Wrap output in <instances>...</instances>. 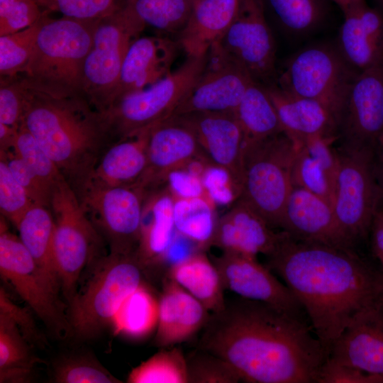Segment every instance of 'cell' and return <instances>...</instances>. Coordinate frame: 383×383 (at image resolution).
<instances>
[{"instance_id":"obj_20","label":"cell","mask_w":383,"mask_h":383,"mask_svg":"<svg viewBox=\"0 0 383 383\" xmlns=\"http://www.w3.org/2000/svg\"><path fill=\"white\" fill-rule=\"evenodd\" d=\"M177 116L194 132L211 164L228 172L241 191L244 135L233 112H196Z\"/></svg>"},{"instance_id":"obj_40","label":"cell","mask_w":383,"mask_h":383,"mask_svg":"<svg viewBox=\"0 0 383 383\" xmlns=\"http://www.w3.org/2000/svg\"><path fill=\"white\" fill-rule=\"evenodd\" d=\"M13 151L50 189L65 178L53 160L23 126L18 129Z\"/></svg>"},{"instance_id":"obj_18","label":"cell","mask_w":383,"mask_h":383,"mask_svg":"<svg viewBox=\"0 0 383 383\" xmlns=\"http://www.w3.org/2000/svg\"><path fill=\"white\" fill-rule=\"evenodd\" d=\"M147 155L146 170L137 184L146 192L163 186L169 173L186 167L194 160L209 162L194 132L177 116L152 126Z\"/></svg>"},{"instance_id":"obj_61","label":"cell","mask_w":383,"mask_h":383,"mask_svg":"<svg viewBox=\"0 0 383 383\" xmlns=\"http://www.w3.org/2000/svg\"><path fill=\"white\" fill-rule=\"evenodd\" d=\"M193 1H194V0H193Z\"/></svg>"},{"instance_id":"obj_46","label":"cell","mask_w":383,"mask_h":383,"mask_svg":"<svg viewBox=\"0 0 383 383\" xmlns=\"http://www.w3.org/2000/svg\"><path fill=\"white\" fill-rule=\"evenodd\" d=\"M30 90L21 77H2L0 86V123L19 129Z\"/></svg>"},{"instance_id":"obj_4","label":"cell","mask_w":383,"mask_h":383,"mask_svg":"<svg viewBox=\"0 0 383 383\" xmlns=\"http://www.w3.org/2000/svg\"><path fill=\"white\" fill-rule=\"evenodd\" d=\"M48 14L19 76L29 89L52 97L84 96L83 67L99 19H52Z\"/></svg>"},{"instance_id":"obj_2","label":"cell","mask_w":383,"mask_h":383,"mask_svg":"<svg viewBox=\"0 0 383 383\" xmlns=\"http://www.w3.org/2000/svg\"><path fill=\"white\" fill-rule=\"evenodd\" d=\"M266 266L302 306L328 355L353 318L383 301V273L355 249L296 240L286 232Z\"/></svg>"},{"instance_id":"obj_42","label":"cell","mask_w":383,"mask_h":383,"mask_svg":"<svg viewBox=\"0 0 383 383\" xmlns=\"http://www.w3.org/2000/svg\"><path fill=\"white\" fill-rule=\"evenodd\" d=\"M38 361L16 323L0 313V370L13 367L33 370Z\"/></svg>"},{"instance_id":"obj_22","label":"cell","mask_w":383,"mask_h":383,"mask_svg":"<svg viewBox=\"0 0 383 383\" xmlns=\"http://www.w3.org/2000/svg\"><path fill=\"white\" fill-rule=\"evenodd\" d=\"M265 218L247 201L238 198L217 221L211 246L222 252L257 256L272 255L285 232H274Z\"/></svg>"},{"instance_id":"obj_16","label":"cell","mask_w":383,"mask_h":383,"mask_svg":"<svg viewBox=\"0 0 383 383\" xmlns=\"http://www.w3.org/2000/svg\"><path fill=\"white\" fill-rule=\"evenodd\" d=\"M341 146L378 150L383 136V65L357 72L338 121Z\"/></svg>"},{"instance_id":"obj_52","label":"cell","mask_w":383,"mask_h":383,"mask_svg":"<svg viewBox=\"0 0 383 383\" xmlns=\"http://www.w3.org/2000/svg\"><path fill=\"white\" fill-rule=\"evenodd\" d=\"M316 383H383V377L366 373L328 357L320 369Z\"/></svg>"},{"instance_id":"obj_37","label":"cell","mask_w":383,"mask_h":383,"mask_svg":"<svg viewBox=\"0 0 383 383\" xmlns=\"http://www.w3.org/2000/svg\"><path fill=\"white\" fill-rule=\"evenodd\" d=\"M43 16L33 25L22 30L0 36V74L2 77H14L23 73L33 54Z\"/></svg>"},{"instance_id":"obj_54","label":"cell","mask_w":383,"mask_h":383,"mask_svg":"<svg viewBox=\"0 0 383 383\" xmlns=\"http://www.w3.org/2000/svg\"><path fill=\"white\" fill-rule=\"evenodd\" d=\"M372 256L383 273V209H379L371 223L369 237Z\"/></svg>"},{"instance_id":"obj_55","label":"cell","mask_w":383,"mask_h":383,"mask_svg":"<svg viewBox=\"0 0 383 383\" xmlns=\"http://www.w3.org/2000/svg\"><path fill=\"white\" fill-rule=\"evenodd\" d=\"M32 369L13 367L0 370V382H25L30 379Z\"/></svg>"},{"instance_id":"obj_5","label":"cell","mask_w":383,"mask_h":383,"mask_svg":"<svg viewBox=\"0 0 383 383\" xmlns=\"http://www.w3.org/2000/svg\"><path fill=\"white\" fill-rule=\"evenodd\" d=\"M135 252L101 257L87 282L68 303L71 334L87 340L112 323L126 299L143 284V272Z\"/></svg>"},{"instance_id":"obj_32","label":"cell","mask_w":383,"mask_h":383,"mask_svg":"<svg viewBox=\"0 0 383 383\" xmlns=\"http://www.w3.org/2000/svg\"><path fill=\"white\" fill-rule=\"evenodd\" d=\"M244 135V143L283 133L275 108L264 84L254 82L233 111Z\"/></svg>"},{"instance_id":"obj_49","label":"cell","mask_w":383,"mask_h":383,"mask_svg":"<svg viewBox=\"0 0 383 383\" xmlns=\"http://www.w3.org/2000/svg\"><path fill=\"white\" fill-rule=\"evenodd\" d=\"M35 0H18L0 15V36L30 27L44 14Z\"/></svg>"},{"instance_id":"obj_43","label":"cell","mask_w":383,"mask_h":383,"mask_svg":"<svg viewBox=\"0 0 383 383\" xmlns=\"http://www.w3.org/2000/svg\"><path fill=\"white\" fill-rule=\"evenodd\" d=\"M54 382L58 383H121L101 364L86 356L63 358L53 370Z\"/></svg>"},{"instance_id":"obj_3","label":"cell","mask_w":383,"mask_h":383,"mask_svg":"<svg viewBox=\"0 0 383 383\" xmlns=\"http://www.w3.org/2000/svg\"><path fill=\"white\" fill-rule=\"evenodd\" d=\"M21 126L74 189L87 180L113 143L102 113L82 96L55 98L30 90Z\"/></svg>"},{"instance_id":"obj_38","label":"cell","mask_w":383,"mask_h":383,"mask_svg":"<svg viewBox=\"0 0 383 383\" xmlns=\"http://www.w3.org/2000/svg\"><path fill=\"white\" fill-rule=\"evenodd\" d=\"M279 26L292 35L306 34L320 23L323 7L321 0H267Z\"/></svg>"},{"instance_id":"obj_41","label":"cell","mask_w":383,"mask_h":383,"mask_svg":"<svg viewBox=\"0 0 383 383\" xmlns=\"http://www.w3.org/2000/svg\"><path fill=\"white\" fill-rule=\"evenodd\" d=\"M188 383H236L237 371L223 358L196 349L186 357Z\"/></svg>"},{"instance_id":"obj_36","label":"cell","mask_w":383,"mask_h":383,"mask_svg":"<svg viewBox=\"0 0 383 383\" xmlns=\"http://www.w3.org/2000/svg\"><path fill=\"white\" fill-rule=\"evenodd\" d=\"M129 383H188L186 357L179 348L162 349L134 367Z\"/></svg>"},{"instance_id":"obj_44","label":"cell","mask_w":383,"mask_h":383,"mask_svg":"<svg viewBox=\"0 0 383 383\" xmlns=\"http://www.w3.org/2000/svg\"><path fill=\"white\" fill-rule=\"evenodd\" d=\"M35 204L10 171L6 160L0 157L1 216L16 227L25 213Z\"/></svg>"},{"instance_id":"obj_11","label":"cell","mask_w":383,"mask_h":383,"mask_svg":"<svg viewBox=\"0 0 383 383\" xmlns=\"http://www.w3.org/2000/svg\"><path fill=\"white\" fill-rule=\"evenodd\" d=\"M74 190L88 218L107 243L110 253H135L146 191L137 185L106 187L90 182Z\"/></svg>"},{"instance_id":"obj_15","label":"cell","mask_w":383,"mask_h":383,"mask_svg":"<svg viewBox=\"0 0 383 383\" xmlns=\"http://www.w3.org/2000/svg\"><path fill=\"white\" fill-rule=\"evenodd\" d=\"M218 43L255 82L270 84L276 72V47L262 0H241L233 21Z\"/></svg>"},{"instance_id":"obj_6","label":"cell","mask_w":383,"mask_h":383,"mask_svg":"<svg viewBox=\"0 0 383 383\" xmlns=\"http://www.w3.org/2000/svg\"><path fill=\"white\" fill-rule=\"evenodd\" d=\"M299 142L285 133L247 142L243 149L242 198L272 228H279L293 189L292 170Z\"/></svg>"},{"instance_id":"obj_13","label":"cell","mask_w":383,"mask_h":383,"mask_svg":"<svg viewBox=\"0 0 383 383\" xmlns=\"http://www.w3.org/2000/svg\"><path fill=\"white\" fill-rule=\"evenodd\" d=\"M0 274L54 335L62 338L71 334L58 293L38 267L20 238L9 231L1 216Z\"/></svg>"},{"instance_id":"obj_56","label":"cell","mask_w":383,"mask_h":383,"mask_svg":"<svg viewBox=\"0 0 383 383\" xmlns=\"http://www.w3.org/2000/svg\"><path fill=\"white\" fill-rule=\"evenodd\" d=\"M18 129L0 123V154L13 150Z\"/></svg>"},{"instance_id":"obj_48","label":"cell","mask_w":383,"mask_h":383,"mask_svg":"<svg viewBox=\"0 0 383 383\" xmlns=\"http://www.w3.org/2000/svg\"><path fill=\"white\" fill-rule=\"evenodd\" d=\"M201 179L206 194L214 204L226 205L240 196L241 191L231 174L220 167L208 165Z\"/></svg>"},{"instance_id":"obj_58","label":"cell","mask_w":383,"mask_h":383,"mask_svg":"<svg viewBox=\"0 0 383 383\" xmlns=\"http://www.w3.org/2000/svg\"><path fill=\"white\" fill-rule=\"evenodd\" d=\"M18 0H0V15L4 13Z\"/></svg>"},{"instance_id":"obj_60","label":"cell","mask_w":383,"mask_h":383,"mask_svg":"<svg viewBox=\"0 0 383 383\" xmlns=\"http://www.w3.org/2000/svg\"><path fill=\"white\" fill-rule=\"evenodd\" d=\"M378 150L383 151V136H382V138L381 139V141H380V143H379V147Z\"/></svg>"},{"instance_id":"obj_25","label":"cell","mask_w":383,"mask_h":383,"mask_svg":"<svg viewBox=\"0 0 383 383\" xmlns=\"http://www.w3.org/2000/svg\"><path fill=\"white\" fill-rule=\"evenodd\" d=\"M211 313L198 299L167 277L159 299L155 345L167 348L190 340L204 328Z\"/></svg>"},{"instance_id":"obj_23","label":"cell","mask_w":383,"mask_h":383,"mask_svg":"<svg viewBox=\"0 0 383 383\" xmlns=\"http://www.w3.org/2000/svg\"><path fill=\"white\" fill-rule=\"evenodd\" d=\"M328 357L383 377V301L353 318L333 343Z\"/></svg>"},{"instance_id":"obj_26","label":"cell","mask_w":383,"mask_h":383,"mask_svg":"<svg viewBox=\"0 0 383 383\" xmlns=\"http://www.w3.org/2000/svg\"><path fill=\"white\" fill-rule=\"evenodd\" d=\"M174 199L167 187L147 192L143 205L140 238L135 255L144 270L165 266L177 231Z\"/></svg>"},{"instance_id":"obj_30","label":"cell","mask_w":383,"mask_h":383,"mask_svg":"<svg viewBox=\"0 0 383 383\" xmlns=\"http://www.w3.org/2000/svg\"><path fill=\"white\" fill-rule=\"evenodd\" d=\"M19 238L54 290L60 285L54 250L55 222L49 208L33 204L16 227Z\"/></svg>"},{"instance_id":"obj_12","label":"cell","mask_w":383,"mask_h":383,"mask_svg":"<svg viewBox=\"0 0 383 383\" xmlns=\"http://www.w3.org/2000/svg\"><path fill=\"white\" fill-rule=\"evenodd\" d=\"M357 73L340 52L327 46H312L289 59L278 78L277 86L292 94L320 102L332 113L338 126Z\"/></svg>"},{"instance_id":"obj_14","label":"cell","mask_w":383,"mask_h":383,"mask_svg":"<svg viewBox=\"0 0 383 383\" xmlns=\"http://www.w3.org/2000/svg\"><path fill=\"white\" fill-rule=\"evenodd\" d=\"M254 82L247 69L216 43L207 52L201 75L172 116L233 112Z\"/></svg>"},{"instance_id":"obj_31","label":"cell","mask_w":383,"mask_h":383,"mask_svg":"<svg viewBox=\"0 0 383 383\" xmlns=\"http://www.w3.org/2000/svg\"><path fill=\"white\" fill-rule=\"evenodd\" d=\"M167 277L198 299L211 313L222 311L226 301L221 276L204 251L172 266Z\"/></svg>"},{"instance_id":"obj_7","label":"cell","mask_w":383,"mask_h":383,"mask_svg":"<svg viewBox=\"0 0 383 383\" xmlns=\"http://www.w3.org/2000/svg\"><path fill=\"white\" fill-rule=\"evenodd\" d=\"M206 55L187 57L160 81L118 99L101 111L113 143L172 116L201 75Z\"/></svg>"},{"instance_id":"obj_17","label":"cell","mask_w":383,"mask_h":383,"mask_svg":"<svg viewBox=\"0 0 383 383\" xmlns=\"http://www.w3.org/2000/svg\"><path fill=\"white\" fill-rule=\"evenodd\" d=\"M211 260L225 289L240 297L262 301L308 319L292 291L279 281L267 266L260 264L255 256L223 252L220 256H211Z\"/></svg>"},{"instance_id":"obj_8","label":"cell","mask_w":383,"mask_h":383,"mask_svg":"<svg viewBox=\"0 0 383 383\" xmlns=\"http://www.w3.org/2000/svg\"><path fill=\"white\" fill-rule=\"evenodd\" d=\"M145 24L125 4L99 19L82 72L84 96L100 112L109 105L131 44Z\"/></svg>"},{"instance_id":"obj_21","label":"cell","mask_w":383,"mask_h":383,"mask_svg":"<svg viewBox=\"0 0 383 383\" xmlns=\"http://www.w3.org/2000/svg\"><path fill=\"white\" fill-rule=\"evenodd\" d=\"M179 48L177 40L167 35L138 38L127 52L107 107L118 99L144 89L168 75Z\"/></svg>"},{"instance_id":"obj_45","label":"cell","mask_w":383,"mask_h":383,"mask_svg":"<svg viewBox=\"0 0 383 383\" xmlns=\"http://www.w3.org/2000/svg\"><path fill=\"white\" fill-rule=\"evenodd\" d=\"M40 7L48 13L59 12L63 16L82 19L97 20L106 17L122 5L120 0H35Z\"/></svg>"},{"instance_id":"obj_27","label":"cell","mask_w":383,"mask_h":383,"mask_svg":"<svg viewBox=\"0 0 383 383\" xmlns=\"http://www.w3.org/2000/svg\"><path fill=\"white\" fill-rule=\"evenodd\" d=\"M151 127L112 143L84 183L106 187L138 184L148 165L147 146Z\"/></svg>"},{"instance_id":"obj_57","label":"cell","mask_w":383,"mask_h":383,"mask_svg":"<svg viewBox=\"0 0 383 383\" xmlns=\"http://www.w3.org/2000/svg\"><path fill=\"white\" fill-rule=\"evenodd\" d=\"M375 177L378 188L379 209H383V151L378 150L374 163Z\"/></svg>"},{"instance_id":"obj_34","label":"cell","mask_w":383,"mask_h":383,"mask_svg":"<svg viewBox=\"0 0 383 383\" xmlns=\"http://www.w3.org/2000/svg\"><path fill=\"white\" fill-rule=\"evenodd\" d=\"M158 316L159 300L143 283L123 302L112 324L117 333L141 340L157 328Z\"/></svg>"},{"instance_id":"obj_53","label":"cell","mask_w":383,"mask_h":383,"mask_svg":"<svg viewBox=\"0 0 383 383\" xmlns=\"http://www.w3.org/2000/svg\"><path fill=\"white\" fill-rule=\"evenodd\" d=\"M165 184L174 198L187 199L208 196L201 177L186 167L169 173Z\"/></svg>"},{"instance_id":"obj_28","label":"cell","mask_w":383,"mask_h":383,"mask_svg":"<svg viewBox=\"0 0 383 383\" xmlns=\"http://www.w3.org/2000/svg\"><path fill=\"white\" fill-rule=\"evenodd\" d=\"M241 0H194L189 19L177 35L187 57L205 55L233 21Z\"/></svg>"},{"instance_id":"obj_9","label":"cell","mask_w":383,"mask_h":383,"mask_svg":"<svg viewBox=\"0 0 383 383\" xmlns=\"http://www.w3.org/2000/svg\"><path fill=\"white\" fill-rule=\"evenodd\" d=\"M49 209L55 222L54 250L60 290L69 303L101 236L65 178L53 187Z\"/></svg>"},{"instance_id":"obj_50","label":"cell","mask_w":383,"mask_h":383,"mask_svg":"<svg viewBox=\"0 0 383 383\" xmlns=\"http://www.w3.org/2000/svg\"><path fill=\"white\" fill-rule=\"evenodd\" d=\"M338 138V135H314L298 140L323 168L333 187L338 171V157L337 150L333 148V143Z\"/></svg>"},{"instance_id":"obj_51","label":"cell","mask_w":383,"mask_h":383,"mask_svg":"<svg viewBox=\"0 0 383 383\" xmlns=\"http://www.w3.org/2000/svg\"><path fill=\"white\" fill-rule=\"evenodd\" d=\"M0 313L7 316L16 323L29 344L41 348L46 345V340L37 328L30 313L15 304L2 287L0 289Z\"/></svg>"},{"instance_id":"obj_24","label":"cell","mask_w":383,"mask_h":383,"mask_svg":"<svg viewBox=\"0 0 383 383\" xmlns=\"http://www.w3.org/2000/svg\"><path fill=\"white\" fill-rule=\"evenodd\" d=\"M343 11L340 52L348 64L357 72L383 65V18L380 13L365 0L355 1Z\"/></svg>"},{"instance_id":"obj_59","label":"cell","mask_w":383,"mask_h":383,"mask_svg":"<svg viewBox=\"0 0 383 383\" xmlns=\"http://www.w3.org/2000/svg\"><path fill=\"white\" fill-rule=\"evenodd\" d=\"M334 1L341 9L344 11L353 2L356 0H332Z\"/></svg>"},{"instance_id":"obj_1","label":"cell","mask_w":383,"mask_h":383,"mask_svg":"<svg viewBox=\"0 0 383 383\" xmlns=\"http://www.w3.org/2000/svg\"><path fill=\"white\" fill-rule=\"evenodd\" d=\"M307 318L243 297L211 313L197 348L228 362L248 383H316L329 355Z\"/></svg>"},{"instance_id":"obj_39","label":"cell","mask_w":383,"mask_h":383,"mask_svg":"<svg viewBox=\"0 0 383 383\" xmlns=\"http://www.w3.org/2000/svg\"><path fill=\"white\" fill-rule=\"evenodd\" d=\"M292 180L294 187L320 196L333 207L334 187L323 168L300 142L293 162Z\"/></svg>"},{"instance_id":"obj_29","label":"cell","mask_w":383,"mask_h":383,"mask_svg":"<svg viewBox=\"0 0 383 383\" xmlns=\"http://www.w3.org/2000/svg\"><path fill=\"white\" fill-rule=\"evenodd\" d=\"M264 86L284 133L290 138L300 140L314 135H338L337 121L322 104L288 93L274 84Z\"/></svg>"},{"instance_id":"obj_33","label":"cell","mask_w":383,"mask_h":383,"mask_svg":"<svg viewBox=\"0 0 383 383\" xmlns=\"http://www.w3.org/2000/svg\"><path fill=\"white\" fill-rule=\"evenodd\" d=\"M174 222L177 233L190 240L199 251L211 246L218 220L214 203L208 196L174 198Z\"/></svg>"},{"instance_id":"obj_10","label":"cell","mask_w":383,"mask_h":383,"mask_svg":"<svg viewBox=\"0 0 383 383\" xmlns=\"http://www.w3.org/2000/svg\"><path fill=\"white\" fill-rule=\"evenodd\" d=\"M377 150L341 146L333 209L345 235L356 245L369 237L372 219L379 209L374 172Z\"/></svg>"},{"instance_id":"obj_47","label":"cell","mask_w":383,"mask_h":383,"mask_svg":"<svg viewBox=\"0 0 383 383\" xmlns=\"http://www.w3.org/2000/svg\"><path fill=\"white\" fill-rule=\"evenodd\" d=\"M18 182L23 187L35 204L49 208L52 189L21 160L13 150L0 154Z\"/></svg>"},{"instance_id":"obj_19","label":"cell","mask_w":383,"mask_h":383,"mask_svg":"<svg viewBox=\"0 0 383 383\" xmlns=\"http://www.w3.org/2000/svg\"><path fill=\"white\" fill-rule=\"evenodd\" d=\"M279 228L296 240L355 248L342 231L332 206L298 187H293L288 197Z\"/></svg>"},{"instance_id":"obj_35","label":"cell","mask_w":383,"mask_h":383,"mask_svg":"<svg viewBox=\"0 0 383 383\" xmlns=\"http://www.w3.org/2000/svg\"><path fill=\"white\" fill-rule=\"evenodd\" d=\"M193 0H125L145 24L170 36L178 35L190 16Z\"/></svg>"}]
</instances>
